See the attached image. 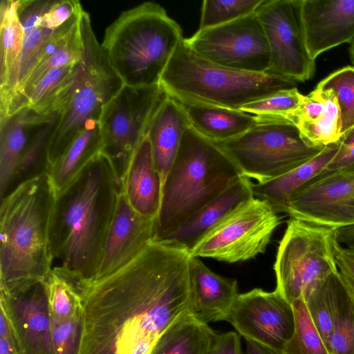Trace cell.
I'll return each mask as SVG.
<instances>
[{
	"label": "cell",
	"mask_w": 354,
	"mask_h": 354,
	"mask_svg": "<svg viewBox=\"0 0 354 354\" xmlns=\"http://www.w3.org/2000/svg\"><path fill=\"white\" fill-rule=\"evenodd\" d=\"M0 306L17 354H55L45 281L1 292Z\"/></svg>",
	"instance_id": "cell-16"
},
{
	"label": "cell",
	"mask_w": 354,
	"mask_h": 354,
	"mask_svg": "<svg viewBox=\"0 0 354 354\" xmlns=\"http://www.w3.org/2000/svg\"><path fill=\"white\" fill-rule=\"evenodd\" d=\"M45 283L52 317L62 319L81 317V298L72 278L61 270L53 268Z\"/></svg>",
	"instance_id": "cell-33"
},
{
	"label": "cell",
	"mask_w": 354,
	"mask_h": 354,
	"mask_svg": "<svg viewBox=\"0 0 354 354\" xmlns=\"http://www.w3.org/2000/svg\"><path fill=\"white\" fill-rule=\"evenodd\" d=\"M354 168V127L345 133L340 139L339 148L324 171Z\"/></svg>",
	"instance_id": "cell-42"
},
{
	"label": "cell",
	"mask_w": 354,
	"mask_h": 354,
	"mask_svg": "<svg viewBox=\"0 0 354 354\" xmlns=\"http://www.w3.org/2000/svg\"><path fill=\"white\" fill-rule=\"evenodd\" d=\"M335 229L290 218L278 246L276 290L290 304L317 281L338 271Z\"/></svg>",
	"instance_id": "cell-9"
},
{
	"label": "cell",
	"mask_w": 354,
	"mask_h": 354,
	"mask_svg": "<svg viewBox=\"0 0 354 354\" xmlns=\"http://www.w3.org/2000/svg\"><path fill=\"white\" fill-rule=\"evenodd\" d=\"M245 354H284L283 351L272 349L260 344L246 341Z\"/></svg>",
	"instance_id": "cell-47"
},
{
	"label": "cell",
	"mask_w": 354,
	"mask_h": 354,
	"mask_svg": "<svg viewBox=\"0 0 354 354\" xmlns=\"http://www.w3.org/2000/svg\"><path fill=\"white\" fill-rule=\"evenodd\" d=\"M252 185L250 178L241 176L160 242L190 252L227 215L254 197Z\"/></svg>",
	"instance_id": "cell-20"
},
{
	"label": "cell",
	"mask_w": 354,
	"mask_h": 354,
	"mask_svg": "<svg viewBox=\"0 0 354 354\" xmlns=\"http://www.w3.org/2000/svg\"><path fill=\"white\" fill-rule=\"evenodd\" d=\"M286 213L335 230L354 224V168L322 171L292 196Z\"/></svg>",
	"instance_id": "cell-14"
},
{
	"label": "cell",
	"mask_w": 354,
	"mask_h": 354,
	"mask_svg": "<svg viewBox=\"0 0 354 354\" xmlns=\"http://www.w3.org/2000/svg\"><path fill=\"white\" fill-rule=\"evenodd\" d=\"M255 13L269 46L268 73L295 82L311 79L315 60L310 57L306 44L301 0H263Z\"/></svg>",
	"instance_id": "cell-13"
},
{
	"label": "cell",
	"mask_w": 354,
	"mask_h": 354,
	"mask_svg": "<svg viewBox=\"0 0 354 354\" xmlns=\"http://www.w3.org/2000/svg\"><path fill=\"white\" fill-rule=\"evenodd\" d=\"M241 176L214 141L188 128L162 186L153 241L165 239Z\"/></svg>",
	"instance_id": "cell-4"
},
{
	"label": "cell",
	"mask_w": 354,
	"mask_h": 354,
	"mask_svg": "<svg viewBox=\"0 0 354 354\" xmlns=\"http://www.w3.org/2000/svg\"><path fill=\"white\" fill-rule=\"evenodd\" d=\"M209 354H243L239 334L233 331L216 333Z\"/></svg>",
	"instance_id": "cell-44"
},
{
	"label": "cell",
	"mask_w": 354,
	"mask_h": 354,
	"mask_svg": "<svg viewBox=\"0 0 354 354\" xmlns=\"http://www.w3.org/2000/svg\"><path fill=\"white\" fill-rule=\"evenodd\" d=\"M183 39L180 26L150 1L122 12L106 29L100 46L124 85L147 86L160 84Z\"/></svg>",
	"instance_id": "cell-5"
},
{
	"label": "cell",
	"mask_w": 354,
	"mask_h": 354,
	"mask_svg": "<svg viewBox=\"0 0 354 354\" xmlns=\"http://www.w3.org/2000/svg\"><path fill=\"white\" fill-rule=\"evenodd\" d=\"M177 101L184 108L192 127L214 142L237 137L257 120L255 115L237 109Z\"/></svg>",
	"instance_id": "cell-28"
},
{
	"label": "cell",
	"mask_w": 354,
	"mask_h": 354,
	"mask_svg": "<svg viewBox=\"0 0 354 354\" xmlns=\"http://www.w3.org/2000/svg\"><path fill=\"white\" fill-rule=\"evenodd\" d=\"M325 100L321 91L315 88L308 95H304L299 107L283 118L296 126L304 122L318 119L324 112Z\"/></svg>",
	"instance_id": "cell-41"
},
{
	"label": "cell",
	"mask_w": 354,
	"mask_h": 354,
	"mask_svg": "<svg viewBox=\"0 0 354 354\" xmlns=\"http://www.w3.org/2000/svg\"><path fill=\"white\" fill-rule=\"evenodd\" d=\"M225 321L246 341L280 351L295 330L292 304L276 290L254 288L239 294Z\"/></svg>",
	"instance_id": "cell-15"
},
{
	"label": "cell",
	"mask_w": 354,
	"mask_h": 354,
	"mask_svg": "<svg viewBox=\"0 0 354 354\" xmlns=\"http://www.w3.org/2000/svg\"><path fill=\"white\" fill-rule=\"evenodd\" d=\"M119 193L113 167L101 153L56 193L49 225L53 268L78 283L95 278Z\"/></svg>",
	"instance_id": "cell-2"
},
{
	"label": "cell",
	"mask_w": 354,
	"mask_h": 354,
	"mask_svg": "<svg viewBox=\"0 0 354 354\" xmlns=\"http://www.w3.org/2000/svg\"><path fill=\"white\" fill-rule=\"evenodd\" d=\"M61 112L62 111H59L53 113L32 136L21 157L6 196L21 183L48 172V145Z\"/></svg>",
	"instance_id": "cell-32"
},
{
	"label": "cell",
	"mask_w": 354,
	"mask_h": 354,
	"mask_svg": "<svg viewBox=\"0 0 354 354\" xmlns=\"http://www.w3.org/2000/svg\"><path fill=\"white\" fill-rule=\"evenodd\" d=\"M335 94L340 109L342 136L354 127V66H346L330 74L316 87Z\"/></svg>",
	"instance_id": "cell-36"
},
{
	"label": "cell",
	"mask_w": 354,
	"mask_h": 354,
	"mask_svg": "<svg viewBox=\"0 0 354 354\" xmlns=\"http://www.w3.org/2000/svg\"><path fill=\"white\" fill-rule=\"evenodd\" d=\"M185 41L198 55L218 65L254 73L269 72V46L256 13L198 30Z\"/></svg>",
	"instance_id": "cell-12"
},
{
	"label": "cell",
	"mask_w": 354,
	"mask_h": 354,
	"mask_svg": "<svg viewBox=\"0 0 354 354\" xmlns=\"http://www.w3.org/2000/svg\"><path fill=\"white\" fill-rule=\"evenodd\" d=\"M280 218L267 201L243 203L206 234L189 252L194 257L236 263L263 253Z\"/></svg>",
	"instance_id": "cell-11"
},
{
	"label": "cell",
	"mask_w": 354,
	"mask_h": 354,
	"mask_svg": "<svg viewBox=\"0 0 354 354\" xmlns=\"http://www.w3.org/2000/svg\"><path fill=\"white\" fill-rule=\"evenodd\" d=\"M81 317L62 319L50 315L51 337L55 354H78Z\"/></svg>",
	"instance_id": "cell-39"
},
{
	"label": "cell",
	"mask_w": 354,
	"mask_h": 354,
	"mask_svg": "<svg viewBox=\"0 0 354 354\" xmlns=\"http://www.w3.org/2000/svg\"><path fill=\"white\" fill-rule=\"evenodd\" d=\"M155 223L156 218L145 217L133 209L120 192L93 280L112 274L135 258L153 241Z\"/></svg>",
	"instance_id": "cell-17"
},
{
	"label": "cell",
	"mask_w": 354,
	"mask_h": 354,
	"mask_svg": "<svg viewBox=\"0 0 354 354\" xmlns=\"http://www.w3.org/2000/svg\"><path fill=\"white\" fill-rule=\"evenodd\" d=\"M52 2L53 0H17L18 15L24 29V42L17 96L55 30L47 26L44 19V15Z\"/></svg>",
	"instance_id": "cell-29"
},
{
	"label": "cell",
	"mask_w": 354,
	"mask_h": 354,
	"mask_svg": "<svg viewBox=\"0 0 354 354\" xmlns=\"http://www.w3.org/2000/svg\"><path fill=\"white\" fill-rule=\"evenodd\" d=\"M335 259L338 270L354 296V248L337 244Z\"/></svg>",
	"instance_id": "cell-43"
},
{
	"label": "cell",
	"mask_w": 354,
	"mask_h": 354,
	"mask_svg": "<svg viewBox=\"0 0 354 354\" xmlns=\"http://www.w3.org/2000/svg\"><path fill=\"white\" fill-rule=\"evenodd\" d=\"M335 236L339 245L354 248V224L336 229Z\"/></svg>",
	"instance_id": "cell-46"
},
{
	"label": "cell",
	"mask_w": 354,
	"mask_h": 354,
	"mask_svg": "<svg viewBox=\"0 0 354 354\" xmlns=\"http://www.w3.org/2000/svg\"><path fill=\"white\" fill-rule=\"evenodd\" d=\"M327 347L330 354H354V301L335 320Z\"/></svg>",
	"instance_id": "cell-40"
},
{
	"label": "cell",
	"mask_w": 354,
	"mask_h": 354,
	"mask_svg": "<svg viewBox=\"0 0 354 354\" xmlns=\"http://www.w3.org/2000/svg\"><path fill=\"white\" fill-rule=\"evenodd\" d=\"M162 191V178L156 168L151 143L146 136L131 160L122 192L138 213L147 218H156L160 207Z\"/></svg>",
	"instance_id": "cell-24"
},
{
	"label": "cell",
	"mask_w": 354,
	"mask_h": 354,
	"mask_svg": "<svg viewBox=\"0 0 354 354\" xmlns=\"http://www.w3.org/2000/svg\"><path fill=\"white\" fill-rule=\"evenodd\" d=\"M349 55L352 64L354 66V40L350 44L349 47Z\"/></svg>",
	"instance_id": "cell-48"
},
{
	"label": "cell",
	"mask_w": 354,
	"mask_h": 354,
	"mask_svg": "<svg viewBox=\"0 0 354 354\" xmlns=\"http://www.w3.org/2000/svg\"><path fill=\"white\" fill-rule=\"evenodd\" d=\"M255 124L234 138L214 142L243 176L263 183L317 156L324 147L310 145L298 127L280 116H257Z\"/></svg>",
	"instance_id": "cell-8"
},
{
	"label": "cell",
	"mask_w": 354,
	"mask_h": 354,
	"mask_svg": "<svg viewBox=\"0 0 354 354\" xmlns=\"http://www.w3.org/2000/svg\"><path fill=\"white\" fill-rule=\"evenodd\" d=\"M292 306L295 315V330L283 348V353L330 354L302 297L292 302Z\"/></svg>",
	"instance_id": "cell-35"
},
{
	"label": "cell",
	"mask_w": 354,
	"mask_h": 354,
	"mask_svg": "<svg viewBox=\"0 0 354 354\" xmlns=\"http://www.w3.org/2000/svg\"><path fill=\"white\" fill-rule=\"evenodd\" d=\"M102 149L98 122L84 130L48 168V174L56 193L66 187Z\"/></svg>",
	"instance_id": "cell-31"
},
{
	"label": "cell",
	"mask_w": 354,
	"mask_h": 354,
	"mask_svg": "<svg viewBox=\"0 0 354 354\" xmlns=\"http://www.w3.org/2000/svg\"><path fill=\"white\" fill-rule=\"evenodd\" d=\"M53 113L41 115L26 107L0 119L1 199L6 195L32 136Z\"/></svg>",
	"instance_id": "cell-25"
},
{
	"label": "cell",
	"mask_w": 354,
	"mask_h": 354,
	"mask_svg": "<svg viewBox=\"0 0 354 354\" xmlns=\"http://www.w3.org/2000/svg\"><path fill=\"white\" fill-rule=\"evenodd\" d=\"M301 15L307 49L314 60L354 40V0H301Z\"/></svg>",
	"instance_id": "cell-18"
},
{
	"label": "cell",
	"mask_w": 354,
	"mask_h": 354,
	"mask_svg": "<svg viewBox=\"0 0 354 354\" xmlns=\"http://www.w3.org/2000/svg\"><path fill=\"white\" fill-rule=\"evenodd\" d=\"M189 313L198 321H225L238 295L236 279L212 271L198 257L191 256Z\"/></svg>",
	"instance_id": "cell-19"
},
{
	"label": "cell",
	"mask_w": 354,
	"mask_h": 354,
	"mask_svg": "<svg viewBox=\"0 0 354 354\" xmlns=\"http://www.w3.org/2000/svg\"><path fill=\"white\" fill-rule=\"evenodd\" d=\"M190 259L185 249L152 241L112 274L75 281L82 303L78 354H151L189 313Z\"/></svg>",
	"instance_id": "cell-1"
},
{
	"label": "cell",
	"mask_w": 354,
	"mask_h": 354,
	"mask_svg": "<svg viewBox=\"0 0 354 354\" xmlns=\"http://www.w3.org/2000/svg\"><path fill=\"white\" fill-rule=\"evenodd\" d=\"M339 146L340 140L328 145L314 158L287 173L263 183H252L254 196L267 201L277 214L286 213L292 196L326 168Z\"/></svg>",
	"instance_id": "cell-26"
},
{
	"label": "cell",
	"mask_w": 354,
	"mask_h": 354,
	"mask_svg": "<svg viewBox=\"0 0 354 354\" xmlns=\"http://www.w3.org/2000/svg\"><path fill=\"white\" fill-rule=\"evenodd\" d=\"M0 354H17L10 329L6 325L0 327Z\"/></svg>",
	"instance_id": "cell-45"
},
{
	"label": "cell",
	"mask_w": 354,
	"mask_h": 354,
	"mask_svg": "<svg viewBox=\"0 0 354 354\" xmlns=\"http://www.w3.org/2000/svg\"><path fill=\"white\" fill-rule=\"evenodd\" d=\"M80 68L50 140L48 168L77 136L99 122L104 106L124 85L102 52L93 30L90 15L85 10L80 16Z\"/></svg>",
	"instance_id": "cell-7"
},
{
	"label": "cell",
	"mask_w": 354,
	"mask_h": 354,
	"mask_svg": "<svg viewBox=\"0 0 354 354\" xmlns=\"http://www.w3.org/2000/svg\"><path fill=\"white\" fill-rule=\"evenodd\" d=\"M304 95L297 87L279 91L266 97L250 102L239 110L257 116L284 117L297 109Z\"/></svg>",
	"instance_id": "cell-38"
},
{
	"label": "cell",
	"mask_w": 354,
	"mask_h": 354,
	"mask_svg": "<svg viewBox=\"0 0 354 354\" xmlns=\"http://www.w3.org/2000/svg\"><path fill=\"white\" fill-rule=\"evenodd\" d=\"M321 92L325 100L324 113L315 121L304 122L297 127L310 145L324 147L340 140L341 117L339 106L333 92L330 90Z\"/></svg>",
	"instance_id": "cell-34"
},
{
	"label": "cell",
	"mask_w": 354,
	"mask_h": 354,
	"mask_svg": "<svg viewBox=\"0 0 354 354\" xmlns=\"http://www.w3.org/2000/svg\"><path fill=\"white\" fill-rule=\"evenodd\" d=\"M216 335L187 313L164 332L151 354H209Z\"/></svg>",
	"instance_id": "cell-30"
},
{
	"label": "cell",
	"mask_w": 354,
	"mask_h": 354,
	"mask_svg": "<svg viewBox=\"0 0 354 354\" xmlns=\"http://www.w3.org/2000/svg\"><path fill=\"white\" fill-rule=\"evenodd\" d=\"M326 346L339 313L354 296L339 270L317 281L301 297Z\"/></svg>",
	"instance_id": "cell-27"
},
{
	"label": "cell",
	"mask_w": 354,
	"mask_h": 354,
	"mask_svg": "<svg viewBox=\"0 0 354 354\" xmlns=\"http://www.w3.org/2000/svg\"><path fill=\"white\" fill-rule=\"evenodd\" d=\"M24 29L17 0L0 3V118L6 116L19 91Z\"/></svg>",
	"instance_id": "cell-23"
},
{
	"label": "cell",
	"mask_w": 354,
	"mask_h": 354,
	"mask_svg": "<svg viewBox=\"0 0 354 354\" xmlns=\"http://www.w3.org/2000/svg\"><path fill=\"white\" fill-rule=\"evenodd\" d=\"M263 0H205L198 30L223 25L255 13Z\"/></svg>",
	"instance_id": "cell-37"
},
{
	"label": "cell",
	"mask_w": 354,
	"mask_h": 354,
	"mask_svg": "<svg viewBox=\"0 0 354 354\" xmlns=\"http://www.w3.org/2000/svg\"><path fill=\"white\" fill-rule=\"evenodd\" d=\"M83 10L54 30L24 87L10 104L7 116L21 109L25 97L48 72L80 61L82 55L80 16Z\"/></svg>",
	"instance_id": "cell-21"
},
{
	"label": "cell",
	"mask_w": 354,
	"mask_h": 354,
	"mask_svg": "<svg viewBox=\"0 0 354 354\" xmlns=\"http://www.w3.org/2000/svg\"><path fill=\"white\" fill-rule=\"evenodd\" d=\"M192 127L183 106L165 93L147 128L154 164L162 186L185 131Z\"/></svg>",
	"instance_id": "cell-22"
},
{
	"label": "cell",
	"mask_w": 354,
	"mask_h": 354,
	"mask_svg": "<svg viewBox=\"0 0 354 354\" xmlns=\"http://www.w3.org/2000/svg\"><path fill=\"white\" fill-rule=\"evenodd\" d=\"M165 95L160 84L138 87L124 84L102 108L98 122L100 153L113 167L120 192L133 156Z\"/></svg>",
	"instance_id": "cell-10"
},
{
	"label": "cell",
	"mask_w": 354,
	"mask_h": 354,
	"mask_svg": "<svg viewBox=\"0 0 354 354\" xmlns=\"http://www.w3.org/2000/svg\"><path fill=\"white\" fill-rule=\"evenodd\" d=\"M55 195L46 172L1 199V292L46 281L52 270L49 225Z\"/></svg>",
	"instance_id": "cell-3"
},
{
	"label": "cell",
	"mask_w": 354,
	"mask_h": 354,
	"mask_svg": "<svg viewBox=\"0 0 354 354\" xmlns=\"http://www.w3.org/2000/svg\"><path fill=\"white\" fill-rule=\"evenodd\" d=\"M166 94L186 102L237 109L296 82L271 73H254L224 67L198 55L185 39L160 78Z\"/></svg>",
	"instance_id": "cell-6"
}]
</instances>
